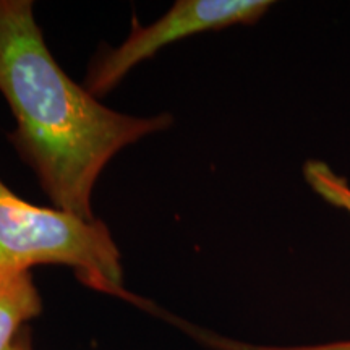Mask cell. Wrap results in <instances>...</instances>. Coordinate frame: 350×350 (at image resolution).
<instances>
[{"mask_svg":"<svg viewBox=\"0 0 350 350\" xmlns=\"http://www.w3.org/2000/svg\"><path fill=\"white\" fill-rule=\"evenodd\" d=\"M164 319L172 323L174 326L180 327L183 332H187L191 339L203 345L209 350H350V340H336V342L325 344H310V345H262V344H250L227 338V336L217 334V332L198 327L185 319L172 317L165 313Z\"/></svg>","mask_w":350,"mask_h":350,"instance_id":"obj_5","label":"cell"},{"mask_svg":"<svg viewBox=\"0 0 350 350\" xmlns=\"http://www.w3.org/2000/svg\"><path fill=\"white\" fill-rule=\"evenodd\" d=\"M39 265L67 266L94 291L137 306L144 301L124 287L119 247L103 221L34 206L0 180V279Z\"/></svg>","mask_w":350,"mask_h":350,"instance_id":"obj_2","label":"cell"},{"mask_svg":"<svg viewBox=\"0 0 350 350\" xmlns=\"http://www.w3.org/2000/svg\"><path fill=\"white\" fill-rule=\"evenodd\" d=\"M42 312L31 273L0 279V350H15L20 332Z\"/></svg>","mask_w":350,"mask_h":350,"instance_id":"obj_4","label":"cell"},{"mask_svg":"<svg viewBox=\"0 0 350 350\" xmlns=\"http://www.w3.org/2000/svg\"><path fill=\"white\" fill-rule=\"evenodd\" d=\"M304 178L319 198L350 214V183L342 175L336 174L329 164L308 159L304 164Z\"/></svg>","mask_w":350,"mask_h":350,"instance_id":"obj_6","label":"cell"},{"mask_svg":"<svg viewBox=\"0 0 350 350\" xmlns=\"http://www.w3.org/2000/svg\"><path fill=\"white\" fill-rule=\"evenodd\" d=\"M15 350H34L31 334H29L28 327H25V329L20 332L18 340H16V345H15Z\"/></svg>","mask_w":350,"mask_h":350,"instance_id":"obj_7","label":"cell"},{"mask_svg":"<svg viewBox=\"0 0 350 350\" xmlns=\"http://www.w3.org/2000/svg\"><path fill=\"white\" fill-rule=\"evenodd\" d=\"M0 93L16 120L8 139L57 209L94 221L91 196L117 152L172 125L170 113L112 111L55 62L29 0H0Z\"/></svg>","mask_w":350,"mask_h":350,"instance_id":"obj_1","label":"cell"},{"mask_svg":"<svg viewBox=\"0 0 350 350\" xmlns=\"http://www.w3.org/2000/svg\"><path fill=\"white\" fill-rule=\"evenodd\" d=\"M271 7L269 0H178L150 26L133 20L129 38L120 46L100 49L88 70L85 88L94 98H100L119 85L131 68L167 44L234 25H255Z\"/></svg>","mask_w":350,"mask_h":350,"instance_id":"obj_3","label":"cell"}]
</instances>
